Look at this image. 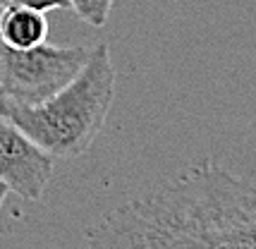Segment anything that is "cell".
I'll return each instance as SVG.
<instances>
[{"mask_svg":"<svg viewBox=\"0 0 256 249\" xmlns=\"http://www.w3.org/2000/svg\"><path fill=\"white\" fill-rule=\"evenodd\" d=\"M89 249H256V184L201 158L100 216Z\"/></svg>","mask_w":256,"mask_h":249,"instance_id":"1","label":"cell"},{"mask_svg":"<svg viewBox=\"0 0 256 249\" xmlns=\"http://www.w3.org/2000/svg\"><path fill=\"white\" fill-rule=\"evenodd\" d=\"M112 98L115 68L110 48L98 44L62 89L34 106H8L5 118L53 158H77L98 136Z\"/></svg>","mask_w":256,"mask_h":249,"instance_id":"2","label":"cell"},{"mask_svg":"<svg viewBox=\"0 0 256 249\" xmlns=\"http://www.w3.org/2000/svg\"><path fill=\"white\" fill-rule=\"evenodd\" d=\"M91 48L38 44L10 48L0 41V91L8 106H34L53 96L84 68Z\"/></svg>","mask_w":256,"mask_h":249,"instance_id":"3","label":"cell"},{"mask_svg":"<svg viewBox=\"0 0 256 249\" xmlns=\"http://www.w3.org/2000/svg\"><path fill=\"white\" fill-rule=\"evenodd\" d=\"M56 160L10 118L0 115V184L26 202H38L53 178Z\"/></svg>","mask_w":256,"mask_h":249,"instance_id":"4","label":"cell"},{"mask_svg":"<svg viewBox=\"0 0 256 249\" xmlns=\"http://www.w3.org/2000/svg\"><path fill=\"white\" fill-rule=\"evenodd\" d=\"M48 38V20L44 12L2 5L0 8V41L10 48H34L46 44Z\"/></svg>","mask_w":256,"mask_h":249,"instance_id":"5","label":"cell"},{"mask_svg":"<svg viewBox=\"0 0 256 249\" xmlns=\"http://www.w3.org/2000/svg\"><path fill=\"white\" fill-rule=\"evenodd\" d=\"M115 0H70V8L77 12L79 20H84L91 26H103L110 17Z\"/></svg>","mask_w":256,"mask_h":249,"instance_id":"6","label":"cell"},{"mask_svg":"<svg viewBox=\"0 0 256 249\" xmlns=\"http://www.w3.org/2000/svg\"><path fill=\"white\" fill-rule=\"evenodd\" d=\"M10 5H20V8H29L36 12H50V10H65L70 8V0H8Z\"/></svg>","mask_w":256,"mask_h":249,"instance_id":"7","label":"cell"},{"mask_svg":"<svg viewBox=\"0 0 256 249\" xmlns=\"http://www.w3.org/2000/svg\"><path fill=\"white\" fill-rule=\"evenodd\" d=\"M8 113V101H5V96H2V91H0V115Z\"/></svg>","mask_w":256,"mask_h":249,"instance_id":"8","label":"cell"},{"mask_svg":"<svg viewBox=\"0 0 256 249\" xmlns=\"http://www.w3.org/2000/svg\"><path fill=\"white\" fill-rule=\"evenodd\" d=\"M2 5H8V0H0V8H2Z\"/></svg>","mask_w":256,"mask_h":249,"instance_id":"9","label":"cell"}]
</instances>
